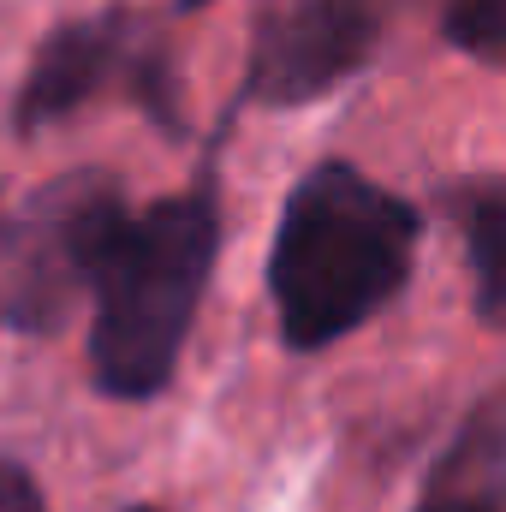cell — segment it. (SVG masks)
Segmentation results:
<instances>
[{
  "instance_id": "cell-1",
  "label": "cell",
  "mask_w": 506,
  "mask_h": 512,
  "mask_svg": "<svg viewBox=\"0 0 506 512\" xmlns=\"http://www.w3.org/2000/svg\"><path fill=\"white\" fill-rule=\"evenodd\" d=\"M423 215L352 161H316L274 221L268 304L292 352H322L381 316L417 262Z\"/></svg>"
},
{
  "instance_id": "cell-2",
  "label": "cell",
  "mask_w": 506,
  "mask_h": 512,
  "mask_svg": "<svg viewBox=\"0 0 506 512\" xmlns=\"http://www.w3.org/2000/svg\"><path fill=\"white\" fill-rule=\"evenodd\" d=\"M221 256V191L203 173L191 191L137 209L102 262L90 298V370L108 399H155L173 382L191 322Z\"/></svg>"
},
{
  "instance_id": "cell-3",
  "label": "cell",
  "mask_w": 506,
  "mask_h": 512,
  "mask_svg": "<svg viewBox=\"0 0 506 512\" xmlns=\"http://www.w3.org/2000/svg\"><path fill=\"white\" fill-rule=\"evenodd\" d=\"M131 221L126 185L114 173H60L0 233V316L12 328L48 334L96 286L120 227Z\"/></svg>"
},
{
  "instance_id": "cell-4",
  "label": "cell",
  "mask_w": 506,
  "mask_h": 512,
  "mask_svg": "<svg viewBox=\"0 0 506 512\" xmlns=\"http://www.w3.org/2000/svg\"><path fill=\"white\" fill-rule=\"evenodd\" d=\"M108 84H120L131 102L155 120L161 131H185V102H179V72L161 24L137 6H108L90 18H72L48 30L36 48L24 84H18V131H48L54 120L90 108Z\"/></svg>"
},
{
  "instance_id": "cell-5",
  "label": "cell",
  "mask_w": 506,
  "mask_h": 512,
  "mask_svg": "<svg viewBox=\"0 0 506 512\" xmlns=\"http://www.w3.org/2000/svg\"><path fill=\"white\" fill-rule=\"evenodd\" d=\"M429 0H280L256 24L233 108H304L364 78Z\"/></svg>"
},
{
  "instance_id": "cell-6",
  "label": "cell",
  "mask_w": 506,
  "mask_h": 512,
  "mask_svg": "<svg viewBox=\"0 0 506 512\" xmlns=\"http://www.w3.org/2000/svg\"><path fill=\"white\" fill-rule=\"evenodd\" d=\"M411 512H506V382L465 411Z\"/></svg>"
},
{
  "instance_id": "cell-7",
  "label": "cell",
  "mask_w": 506,
  "mask_h": 512,
  "mask_svg": "<svg viewBox=\"0 0 506 512\" xmlns=\"http://www.w3.org/2000/svg\"><path fill=\"white\" fill-rule=\"evenodd\" d=\"M447 221L471 268V304L489 328H506V167L447 185Z\"/></svg>"
},
{
  "instance_id": "cell-8",
  "label": "cell",
  "mask_w": 506,
  "mask_h": 512,
  "mask_svg": "<svg viewBox=\"0 0 506 512\" xmlns=\"http://www.w3.org/2000/svg\"><path fill=\"white\" fill-rule=\"evenodd\" d=\"M441 36L477 66L506 72V0H441Z\"/></svg>"
},
{
  "instance_id": "cell-9",
  "label": "cell",
  "mask_w": 506,
  "mask_h": 512,
  "mask_svg": "<svg viewBox=\"0 0 506 512\" xmlns=\"http://www.w3.org/2000/svg\"><path fill=\"white\" fill-rule=\"evenodd\" d=\"M0 512H42V495H36L30 471H18V465H0Z\"/></svg>"
},
{
  "instance_id": "cell-10",
  "label": "cell",
  "mask_w": 506,
  "mask_h": 512,
  "mask_svg": "<svg viewBox=\"0 0 506 512\" xmlns=\"http://www.w3.org/2000/svg\"><path fill=\"white\" fill-rule=\"evenodd\" d=\"M197 6H209V0H173V12H197Z\"/></svg>"
},
{
  "instance_id": "cell-11",
  "label": "cell",
  "mask_w": 506,
  "mask_h": 512,
  "mask_svg": "<svg viewBox=\"0 0 506 512\" xmlns=\"http://www.w3.org/2000/svg\"><path fill=\"white\" fill-rule=\"evenodd\" d=\"M131 512H155V507H131Z\"/></svg>"
}]
</instances>
